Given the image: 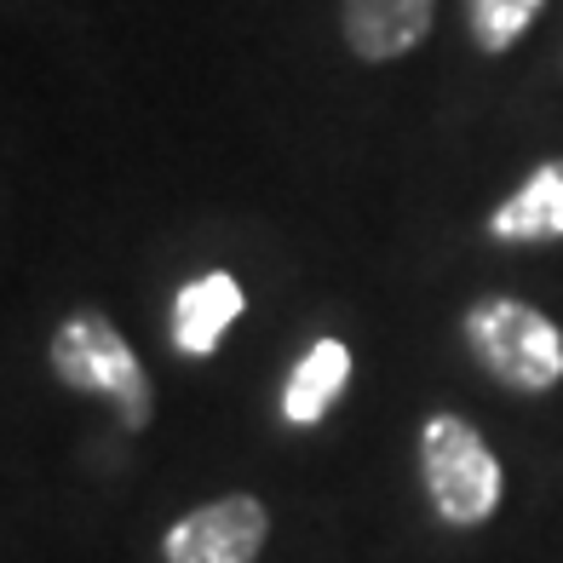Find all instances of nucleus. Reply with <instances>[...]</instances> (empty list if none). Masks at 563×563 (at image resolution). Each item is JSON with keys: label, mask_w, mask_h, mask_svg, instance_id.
I'll return each mask as SVG.
<instances>
[{"label": "nucleus", "mask_w": 563, "mask_h": 563, "mask_svg": "<svg viewBox=\"0 0 563 563\" xmlns=\"http://www.w3.org/2000/svg\"><path fill=\"white\" fill-rule=\"evenodd\" d=\"M420 483L426 500L449 529H483L506 500V472L489 438L454 408L420 420Z\"/></svg>", "instance_id": "3"}, {"label": "nucleus", "mask_w": 563, "mask_h": 563, "mask_svg": "<svg viewBox=\"0 0 563 563\" xmlns=\"http://www.w3.org/2000/svg\"><path fill=\"white\" fill-rule=\"evenodd\" d=\"M46 368H53V379L64 391L110 402L121 431H150V420H156V379H150L144 356L133 351V340H126L104 311H92V305L69 311L53 328Z\"/></svg>", "instance_id": "1"}, {"label": "nucleus", "mask_w": 563, "mask_h": 563, "mask_svg": "<svg viewBox=\"0 0 563 563\" xmlns=\"http://www.w3.org/2000/svg\"><path fill=\"white\" fill-rule=\"evenodd\" d=\"M271 541V506L247 489L178 511L162 534V563H260Z\"/></svg>", "instance_id": "4"}, {"label": "nucleus", "mask_w": 563, "mask_h": 563, "mask_svg": "<svg viewBox=\"0 0 563 563\" xmlns=\"http://www.w3.org/2000/svg\"><path fill=\"white\" fill-rule=\"evenodd\" d=\"M438 0H340V35L351 58L363 64H397L431 35Z\"/></svg>", "instance_id": "6"}, {"label": "nucleus", "mask_w": 563, "mask_h": 563, "mask_svg": "<svg viewBox=\"0 0 563 563\" xmlns=\"http://www.w3.org/2000/svg\"><path fill=\"white\" fill-rule=\"evenodd\" d=\"M489 236L506 247L563 242V162H541L500 208L489 213Z\"/></svg>", "instance_id": "8"}, {"label": "nucleus", "mask_w": 563, "mask_h": 563, "mask_svg": "<svg viewBox=\"0 0 563 563\" xmlns=\"http://www.w3.org/2000/svg\"><path fill=\"white\" fill-rule=\"evenodd\" d=\"M345 386H351V345L334 340V334L311 340L299 351V363L288 368V379H282V402H276L282 426H294V431L328 426V415L340 408Z\"/></svg>", "instance_id": "7"}, {"label": "nucleus", "mask_w": 563, "mask_h": 563, "mask_svg": "<svg viewBox=\"0 0 563 563\" xmlns=\"http://www.w3.org/2000/svg\"><path fill=\"white\" fill-rule=\"evenodd\" d=\"M547 0H466V35L483 58H506L534 23H541Z\"/></svg>", "instance_id": "9"}, {"label": "nucleus", "mask_w": 563, "mask_h": 563, "mask_svg": "<svg viewBox=\"0 0 563 563\" xmlns=\"http://www.w3.org/2000/svg\"><path fill=\"white\" fill-rule=\"evenodd\" d=\"M247 311V288L230 271H201L190 282H178L173 311H167V345L185 356V363H208L219 356L224 334L242 322Z\"/></svg>", "instance_id": "5"}, {"label": "nucleus", "mask_w": 563, "mask_h": 563, "mask_svg": "<svg viewBox=\"0 0 563 563\" xmlns=\"http://www.w3.org/2000/svg\"><path fill=\"white\" fill-rule=\"evenodd\" d=\"M466 351L495 386L518 397H547L563 386V328L529 299L511 294H483L460 317Z\"/></svg>", "instance_id": "2"}]
</instances>
